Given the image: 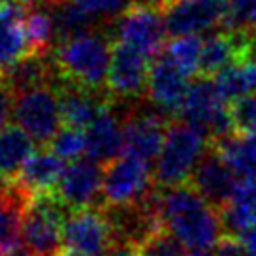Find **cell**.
Segmentation results:
<instances>
[{"mask_svg": "<svg viewBox=\"0 0 256 256\" xmlns=\"http://www.w3.org/2000/svg\"><path fill=\"white\" fill-rule=\"evenodd\" d=\"M145 90H147L149 104L164 115L172 117V115H179L181 112V106L188 90V83H186V76L164 55L151 64Z\"/></svg>", "mask_w": 256, "mask_h": 256, "instance_id": "9a60e30c", "label": "cell"}, {"mask_svg": "<svg viewBox=\"0 0 256 256\" xmlns=\"http://www.w3.org/2000/svg\"><path fill=\"white\" fill-rule=\"evenodd\" d=\"M14 104H16V96L0 85V130L8 126L10 117L14 115Z\"/></svg>", "mask_w": 256, "mask_h": 256, "instance_id": "d6a6232c", "label": "cell"}, {"mask_svg": "<svg viewBox=\"0 0 256 256\" xmlns=\"http://www.w3.org/2000/svg\"><path fill=\"white\" fill-rule=\"evenodd\" d=\"M10 184H12V181H8V177H6V176H2V174H0V196H2L4 192L8 190V188H10Z\"/></svg>", "mask_w": 256, "mask_h": 256, "instance_id": "74e56055", "label": "cell"}, {"mask_svg": "<svg viewBox=\"0 0 256 256\" xmlns=\"http://www.w3.org/2000/svg\"><path fill=\"white\" fill-rule=\"evenodd\" d=\"M24 34L28 42V51L38 55H51L53 46H56V34L53 17L46 6L32 8L24 14Z\"/></svg>", "mask_w": 256, "mask_h": 256, "instance_id": "d4e9b609", "label": "cell"}, {"mask_svg": "<svg viewBox=\"0 0 256 256\" xmlns=\"http://www.w3.org/2000/svg\"><path fill=\"white\" fill-rule=\"evenodd\" d=\"M228 28L256 30V0H226V19Z\"/></svg>", "mask_w": 256, "mask_h": 256, "instance_id": "f1b7e54d", "label": "cell"}, {"mask_svg": "<svg viewBox=\"0 0 256 256\" xmlns=\"http://www.w3.org/2000/svg\"><path fill=\"white\" fill-rule=\"evenodd\" d=\"M213 256H247L245 254V247L238 238L234 236H222L220 241L213 248Z\"/></svg>", "mask_w": 256, "mask_h": 256, "instance_id": "1f68e13d", "label": "cell"}, {"mask_svg": "<svg viewBox=\"0 0 256 256\" xmlns=\"http://www.w3.org/2000/svg\"><path fill=\"white\" fill-rule=\"evenodd\" d=\"M34 152V140L23 128L4 126L0 130V174L16 179L23 164Z\"/></svg>", "mask_w": 256, "mask_h": 256, "instance_id": "603a6c76", "label": "cell"}, {"mask_svg": "<svg viewBox=\"0 0 256 256\" xmlns=\"http://www.w3.org/2000/svg\"><path fill=\"white\" fill-rule=\"evenodd\" d=\"M184 256H206V252H188V254H184Z\"/></svg>", "mask_w": 256, "mask_h": 256, "instance_id": "ab89813d", "label": "cell"}, {"mask_svg": "<svg viewBox=\"0 0 256 256\" xmlns=\"http://www.w3.org/2000/svg\"><path fill=\"white\" fill-rule=\"evenodd\" d=\"M110 256H147L140 247L136 245H117L112 250Z\"/></svg>", "mask_w": 256, "mask_h": 256, "instance_id": "836d02e7", "label": "cell"}, {"mask_svg": "<svg viewBox=\"0 0 256 256\" xmlns=\"http://www.w3.org/2000/svg\"><path fill=\"white\" fill-rule=\"evenodd\" d=\"M51 151L62 160H80L83 152L87 151V134H83V128L68 126L60 128L53 140L49 142Z\"/></svg>", "mask_w": 256, "mask_h": 256, "instance_id": "4316f807", "label": "cell"}, {"mask_svg": "<svg viewBox=\"0 0 256 256\" xmlns=\"http://www.w3.org/2000/svg\"><path fill=\"white\" fill-rule=\"evenodd\" d=\"M140 248L144 250L147 256H184L188 248L184 247L181 241L177 240L174 234L160 228L156 232L149 236L147 240L140 245Z\"/></svg>", "mask_w": 256, "mask_h": 256, "instance_id": "83f0119b", "label": "cell"}, {"mask_svg": "<svg viewBox=\"0 0 256 256\" xmlns=\"http://www.w3.org/2000/svg\"><path fill=\"white\" fill-rule=\"evenodd\" d=\"M14 119L38 144H48L64 122L58 90L46 83L16 96Z\"/></svg>", "mask_w": 256, "mask_h": 256, "instance_id": "8992f818", "label": "cell"}, {"mask_svg": "<svg viewBox=\"0 0 256 256\" xmlns=\"http://www.w3.org/2000/svg\"><path fill=\"white\" fill-rule=\"evenodd\" d=\"M238 183L240 177L213 149L206 152L190 177L192 186L218 209L224 208L226 202L232 198Z\"/></svg>", "mask_w": 256, "mask_h": 256, "instance_id": "2e32d148", "label": "cell"}, {"mask_svg": "<svg viewBox=\"0 0 256 256\" xmlns=\"http://www.w3.org/2000/svg\"><path fill=\"white\" fill-rule=\"evenodd\" d=\"M115 42H122L151 58L156 55L168 34L162 10L147 2H132L115 21Z\"/></svg>", "mask_w": 256, "mask_h": 256, "instance_id": "ba28073f", "label": "cell"}, {"mask_svg": "<svg viewBox=\"0 0 256 256\" xmlns=\"http://www.w3.org/2000/svg\"><path fill=\"white\" fill-rule=\"evenodd\" d=\"M24 14L26 10L16 2H0V70L30 53L23 24Z\"/></svg>", "mask_w": 256, "mask_h": 256, "instance_id": "ffe728a7", "label": "cell"}, {"mask_svg": "<svg viewBox=\"0 0 256 256\" xmlns=\"http://www.w3.org/2000/svg\"><path fill=\"white\" fill-rule=\"evenodd\" d=\"M80 8H83L88 16H92L96 21H112L119 17L124 10L132 4L130 0H74Z\"/></svg>", "mask_w": 256, "mask_h": 256, "instance_id": "4dcf8cb0", "label": "cell"}, {"mask_svg": "<svg viewBox=\"0 0 256 256\" xmlns=\"http://www.w3.org/2000/svg\"><path fill=\"white\" fill-rule=\"evenodd\" d=\"M56 256H87V254H83V252H78V250H74V248L66 247V248H60V250L56 252Z\"/></svg>", "mask_w": 256, "mask_h": 256, "instance_id": "8d00e7d4", "label": "cell"}, {"mask_svg": "<svg viewBox=\"0 0 256 256\" xmlns=\"http://www.w3.org/2000/svg\"><path fill=\"white\" fill-rule=\"evenodd\" d=\"M154 183L149 162L122 152V156H117L106 166L102 200L106 208L142 204L152 196Z\"/></svg>", "mask_w": 256, "mask_h": 256, "instance_id": "5b68a950", "label": "cell"}, {"mask_svg": "<svg viewBox=\"0 0 256 256\" xmlns=\"http://www.w3.org/2000/svg\"><path fill=\"white\" fill-rule=\"evenodd\" d=\"M124 151V124L112 104L87 126V152L100 164H110Z\"/></svg>", "mask_w": 256, "mask_h": 256, "instance_id": "e0dca14e", "label": "cell"}, {"mask_svg": "<svg viewBox=\"0 0 256 256\" xmlns=\"http://www.w3.org/2000/svg\"><path fill=\"white\" fill-rule=\"evenodd\" d=\"M55 76L56 70L53 64V55H38V53H28L12 66L0 70L2 87L8 88L14 96L46 83H53Z\"/></svg>", "mask_w": 256, "mask_h": 256, "instance_id": "ac0fdd59", "label": "cell"}, {"mask_svg": "<svg viewBox=\"0 0 256 256\" xmlns=\"http://www.w3.org/2000/svg\"><path fill=\"white\" fill-rule=\"evenodd\" d=\"M240 241L243 243V247H245V254H247V256H256V232L243 236Z\"/></svg>", "mask_w": 256, "mask_h": 256, "instance_id": "e575fe53", "label": "cell"}, {"mask_svg": "<svg viewBox=\"0 0 256 256\" xmlns=\"http://www.w3.org/2000/svg\"><path fill=\"white\" fill-rule=\"evenodd\" d=\"M113 46L108 32L87 30L56 44L53 64L56 76L94 90L108 88Z\"/></svg>", "mask_w": 256, "mask_h": 256, "instance_id": "7a4b0ae2", "label": "cell"}, {"mask_svg": "<svg viewBox=\"0 0 256 256\" xmlns=\"http://www.w3.org/2000/svg\"><path fill=\"white\" fill-rule=\"evenodd\" d=\"M53 85L58 90L62 119L68 126L87 128L113 100L110 90L87 88L58 76L53 80Z\"/></svg>", "mask_w": 256, "mask_h": 256, "instance_id": "5bb4252c", "label": "cell"}, {"mask_svg": "<svg viewBox=\"0 0 256 256\" xmlns=\"http://www.w3.org/2000/svg\"><path fill=\"white\" fill-rule=\"evenodd\" d=\"M213 81L216 90L228 104L256 94V53L230 64L222 72L216 74Z\"/></svg>", "mask_w": 256, "mask_h": 256, "instance_id": "7402d4cb", "label": "cell"}, {"mask_svg": "<svg viewBox=\"0 0 256 256\" xmlns=\"http://www.w3.org/2000/svg\"><path fill=\"white\" fill-rule=\"evenodd\" d=\"M2 256H36V254H34L28 247H24V245L21 247V245H19V247H16L14 250H10V252H6V254H2Z\"/></svg>", "mask_w": 256, "mask_h": 256, "instance_id": "d590c367", "label": "cell"}, {"mask_svg": "<svg viewBox=\"0 0 256 256\" xmlns=\"http://www.w3.org/2000/svg\"><path fill=\"white\" fill-rule=\"evenodd\" d=\"M211 147V138L190 122H172L156 156L154 181L160 188L190 181L200 160Z\"/></svg>", "mask_w": 256, "mask_h": 256, "instance_id": "3957f363", "label": "cell"}, {"mask_svg": "<svg viewBox=\"0 0 256 256\" xmlns=\"http://www.w3.org/2000/svg\"><path fill=\"white\" fill-rule=\"evenodd\" d=\"M64 206L55 192L34 194L21 216V241L36 256H56L64 241Z\"/></svg>", "mask_w": 256, "mask_h": 256, "instance_id": "277c9868", "label": "cell"}, {"mask_svg": "<svg viewBox=\"0 0 256 256\" xmlns=\"http://www.w3.org/2000/svg\"><path fill=\"white\" fill-rule=\"evenodd\" d=\"M104 184V170L100 162L90 160H74L56 184V198L66 208H90L98 202Z\"/></svg>", "mask_w": 256, "mask_h": 256, "instance_id": "4fadbf2b", "label": "cell"}, {"mask_svg": "<svg viewBox=\"0 0 256 256\" xmlns=\"http://www.w3.org/2000/svg\"><path fill=\"white\" fill-rule=\"evenodd\" d=\"M64 174V160L53 151L32 152L30 158L23 164L17 174L16 181L26 192L34 194H49L56 190V184Z\"/></svg>", "mask_w": 256, "mask_h": 256, "instance_id": "d6986e66", "label": "cell"}, {"mask_svg": "<svg viewBox=\"0 0 256 256\" xmlns=\"http://www.w3.org/2000/svg\"><path fill=\"white\" fill-rule=\"evenodd\" d=\"M211 149L240 179H256V134L230 132L211 140Z\"/></svg>", "mask_w": 256, "mask_h": 256, "instance_id": "44dd1931", "label": "cell"}, {"mask_svg": "<svg viewBox=\"0 0 256 256\" xmlns=\"http://www.w3.org/2000/svg\"><path fill=\"white\" fill-rule=\"evenodd\" d=\"M49 10L55 23L56 44L68 40L72 36H78L81 32L92 30L96 24V19L88 16L83 8H80L74 0H51L42 4Z\"/></svg>", "mask_w": 256, "mask_h": 256, "instance_id": "cb8c5ba5", "label": "cell"}, {"mask_svg": "<svg viewBox=\"0 0 256 256\" xmlns=\"http://www.w3.org/2000/svg\"><path fill=\"white\" fill-rule=\"evenodd\" d=\"M149 70V56L122 42H115L108 76L110 94L115 100H140L147 87Z\"/></svg>", "mask_w": 256, "mask_h": 256, "instance_id": "8fae6325", "label": "cell"}, {"mask_svg": "<svg viewBox=\"0 0 256 256\" xmlns=\"http://www.w3.org/2000/svg\"><path fill=\"white\" fill-rule=\"evenodd\" d=\"M230 113H232L234 132L256 134V94L230 104Z\"/></svg>", "mask_w": 256, "mask_h": 256, "instance_id": "f546056e", "label": "cell"}, {"mask_svg": "<svg viewBox=\"0 0 256 256\" xmlns=\"http://www.w3.org/2000/svg\"><path fill=\"white\" fill-rule=\"evenodd\" d=\"M0 85H2V80H0Z\"/></svg>", "mask_w": 256, "mask_h": 256, "instance_id": "60d3db41", "label": "cell"}, {"mask_svg": "<svg viewBox=\"0 0 256 256\" xmlns=\"http://www.w3.org/2000/svg\"><path fill=\"white\" fill-rule=\"evenodd\" d=\"M179 117L208 132L211 140L234 132L230 104L216 90L213 78H200L188 85Z\"/></svg>", "mask_w": 256, "mask_h": 256, "instance_id": "52a82bcc", "label": "cell"}, {"mask_svg": "<svg viewBox=\"0 0 256 256\" xmlns=\"http://www.w3.org/2000/svg\"><path fill=\"white\" fill-rule=\"evenodd\" d=\"M202 46H204V40L198 34L174 36V40L166 46V56L186 78L200 76Z\"/></svg>", "mask_w": 256, "mask_h": 256, "instance_id": "484cf974", "label": "cell"}, {"mask_svg": "<svg viewBox=\"0 0 256 256\" xmlns=\"http://www.w3.org/2000/svg\"><path fill=\"white\" fill-rule=\"evenodd\" d=\"M140 2H147V4H154V6H158L160 10L164 8L166 4H168L170 0H140Z\"/></svg>", "mask_w": 256, "mask_h": 256, "instance_id": "f35d334b", "label": "cell"}, {"mask_svg": "<svg viewBox=\"0 0 256 256\" xmlns=\"http://www.w3.org/2000/svg\"><path fill=\"white\" fill-rule=\"evenodd\" d=\"M162 226L192 252H208L222 238L220 209L208 202L190 183L156 190Z\"/></svg>", "mask_w": 256, "mask_h": 256, "instance_id": "6da1fadb", "label": "cell"}, {"mask_svg": "<svg viewBox=\"0 0 256 256\" xmlns=\"http://www.w3.org/2000/svg\"><path fill=\"white\" fill-rule=\"evenodd\" d=\"M64 245L87 256H110L117 247L106 211L96 208L72 209L64 218Z\"/></svg>", "mask_w": 256, "mask_h": 256, "instance_id": "9c48e42d", "label": "cell"}, {"mask_svg": "<svg viewBox=\"0 0 256 256\" xmlns=\"http://www.w3.org/2000/svg\"><path fill=\"white\" fill-rule=\"evenodd\" d=\"M162 16L172 36L200 34L224 24L226 0H170Z\"/></svg>", "mask_w": 256, "mask_h": 256, "instance_id": "7c38bea8", "label": "cell"}, {"mask_svg": "<svg viewBox=\"0 0 256 256\" xmlns=\"http://www.w3.org/2000/svg\"><path fill=\"white\" fill-rule=\"evenodd\" d=\"M124 151L151 164L168 132V115L152 106H128L124 112Z\"/></svg>", "mask_w": 256, "mask_h": 256, "instance_id": "30bf717a", "label": "cell"}]
</instances>
